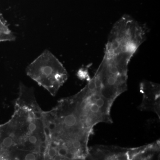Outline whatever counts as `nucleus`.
<instances>
[{
  "mask_svg": "<svg viewBox=\"0 0 160 160\" xmlns=\"http://www.w3.org/2000/svg\"><path fill=\"white\" fill-rule=\"evenodd\" d=\"M39 156L33 153H28L26 154L24 156V160H36L38 159Z\"/></svg>",
  "mask_w": 160,
  "mask_h": 160,
  "instance_id": "423d86ee",
  "label": "nucleus"
},
{
  "mask_svg": "<svg viewBox=\"0 0 160 160\" xmlns=\"http://www.w3.org/2000/svg\"><path fill=\"white\" fill-rule=\"evenodd\" d=\"M14 141L12 137H6L2 141V145L3 146L6 148H11L14 146Z\"/></svg>",
  "mask_w": 160,
  "mask_h": 160,
  "instance_id": "39448f33",
  "label": "nucleus"
},
{
  "mask_svg": "<svg viewBox=\"0 0 160 160\" xmlns=\"http://www.w3.org/2000/svg\"><path fill=\"white\" fill-rule=\"evenodd\" d=\"M141 151V147L124 149L113 146H97L89 149L87 158L103 160L139 159Z\"/></svg>",
  "mask_w": 160,
  "mask_h": 160,
  "instance_id": "7ed1b4c3",
  "label": "nucleus"
},
{
  "mask_svg": "<svg viewBox=\"0 0 160 160\" xmlns=\"http://www.w3.org/2000/svg\"><path fill=\"white\" fill-rule=\"evenodd\" d=\"M140 89L143 94L141 109L154 111L160 116V88L159 85L151 82H143Z\"/></svg>",
  "mask_w": 160,
  "mask_h": 160,
  "instance_id": "20e7f679",
  "label": "nucleus"
},
{
  "mask_svg": "<svg viewBox=\"0 0 160 160\" xmlns=\"http://www.w3.org/2000/svg\"><path fill=\"white\" fill-rule=\"evenodd\" d=\"M73 97L76 109L87 129L93 131L97 124L113 122L110 110L114 102L104 97L90 80Z\"/></svg>",
  "mask_w": 160,
  "mask_h": 160,
  "instance_id": "f257e3e1",
  "label": "nucleus"
},
{
  "mask_svg": "<svg viewBox=\"0 0 160 160\" xmlns=\"http://www.w3.org/2000/svg\"><path fill=\"white\" fill-rule=\"evenodd\" d=\"M27 73L55 95L68 78V73L59 60L49 50H45L27 68Z\"/></svg>",
  "mask_w": 160,
  "mask_h": 160,
  "instance_id": "f03ea898",
  "label": "nucleus"
}]
</instances>
